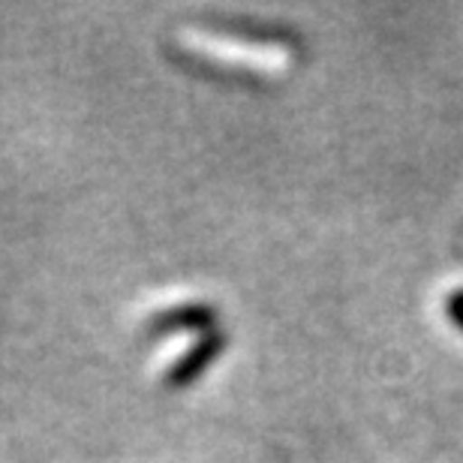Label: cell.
<instances>
[{
	"label": "cell",
	"mask_w": 463,
	"mask_h": 463,
	"mask_svg": "<svg viewBox=\"0 0 463 463\" xmlns=\"http://www.w3.org/2000/svg\"><path fill=\"white\" fill-rule=\"evenodd\" d=\"M449 319L463 331V292L451 295V298H449Z\"/></svg>",
	"instance_id": "3957f363"
},
{
	"label": "cell",
	"mask_w": 463,
	"mask_h": 463,
	"mask_svg": "<svg viewBox=\"0 0 463 463\" xmlns=\"http://www.w3.org/2000/svg\"><path fill=\"white\" fill-rule=\"evenodd\" d=\"M220 349H223V337H220V335L202 337V340H199V346L193 349L190 355L184 358L181 364L169 373V383H172V385H187L190 379H196V376L202 373V370L208 367V361L214 358Z\"/></svg>",
	"instance_id": "6da1fadb"
},
{
	"label": "cell",
	"mask_w": 463,
	"mask_h": 463,
	"mask_svg": "<svg viewBox=\"0 0 463 463\" xmlns=\"http://www.w3.org/2000/svg\"><path fill=\"white\" fill-rule=\"evenodd\" d=\"M211 326V307H178V310H169L163 313L160 319L154 322L156 331H175V328H205Z\"/></svg>",
	"instance_id": "7a4b0ae2"
}]
</instances>
